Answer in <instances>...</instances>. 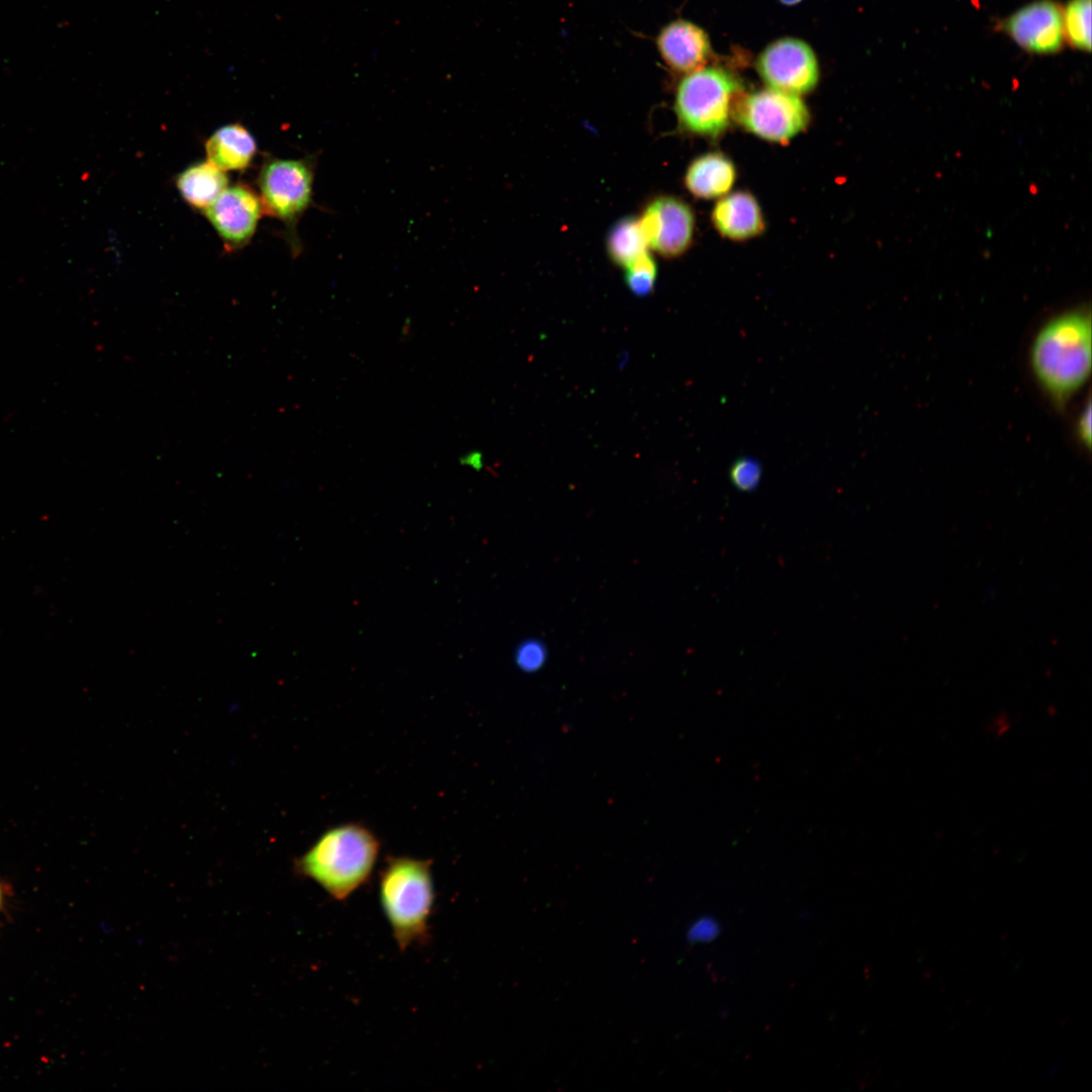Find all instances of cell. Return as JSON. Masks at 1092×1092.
<instances>
[{"label":"cell","mask_w":1092,"mask_h":1092,"mask_svg":"<svg viewBox=\"0 0 1092 1092\" xmlns=\"http://www.w3.org/2000/svg\"><path fill=\"white\" fill-rule=\"evenodd\" d=\"M1029 359L1040 386L1056 402L1065 403L1090 374V313L1073 309L1050 320L1037 332Z\"/></svg>","instance_id":"obj_1"},{"label":"cell","mask_w":1092,"mask_h":1092,"mask_svg":"<svg viewBox=\"0 0 1092 1092\" xmlns=\"http://www.w3.org/2000/svg\"><path fill=\"white\" fill-rule=\"evenodd\" d=\"M379 840L366 826L346 823L326 830L295 862L297 873L344 901L370 879Z\"/></svg>","instance_id":"obj_2"},{"label":"cell","mask_w":1092,"mask_h":1092,"mask_svg":"<svg viewBox=\"0 0 1092 1092\" xmlns=\"http://www.w3.org/2000/svg\"><path fill=\"white\" fill-rule=\"evenodd\" d=\"M379 900L400 950L427 943L435 905L432 860L389 855L379 873Z\"/></svg>","instance_id":"obj_3"},{"label":"cell","mask_w":1092,"mask_h":1092,"mask_svg":"<svg viewBox=\"0 0 1092 1092\" xmlns=\"http://www.w3.org/2000/svg\"><path fill=\"white\" fill-rule=\"evenodd\" d=\"M316 165L317 154L297 159L268 157L263 161L258 175L264 212L282 222L285 239L294 257L302 250L298 222L314 206Z\"/></svg>","instance_id":"obj_4"},{"label":"cell","mask_w":1092,"mask_h":1092,"mask_svg":"<svg viewBox=\"0 0 1092 1092\" xmlns=\"http://www.w3.org/2000/svg\"><path fill=\"white\" fill-rule=\"evenodd\" d=\"M739 81L722 68H702L687 74L677 86L674 110L689 131L717 138L728 127Z\"/></svg>","instance_id":"obj_5"},{"label":"cell","mask_w":1092,"mask_h":1092,"mask_svg":"<svg viewBox=\"0 0 1092 1092\" xmlns=\"http://www.w3.org/2000/svg\"><path fill=\"white\" fill-rule=\"evenodd\" d=\"M745 129L769 142L785 143L809 122V111L798 95L766 88L748 94L737 106Z\"/></svg>","instance_id":"obj_6"},{"label":"cell","mask_w":1092,"mask_h":1092,"mask_svg":"<svg viewBox=\"0 0 1092 1092\" xmlns=\"http://www.w3.org/2000/svg\"><path fill=\"white\" fill-rule=\"evenodd\" d=\"M756 69L768 88L795 95L811 91L819 80L814 51L795 37L770 42L757 58Z\"/></svg>","instance_id":"obj_7"},{"label":"cell","mask_w":1092,"mask_h":1092,"mask_svg":"<svg viewBox=\"0 0 1092 1092\" xmlns=\"http://www.w3.org/2000/svg\"><path fill=\"white\" fill-rule=\"evenodd\" d=\"M1021 50L1040 56L1054 55L1065 46L1063 6L1054 0L1032 1L998 23Z\"/></svg>","instance_id":"obj_8"},{"label":"cell","mask_w":1092,"mask_h":1092,"mask_svg":"<svg viewBox=\"0 0 1092 1092\" xmlns=\"http://www.w3.org/2000/svg\"><path fill=\"white\" fill-rule=\"evenodd\" d=\"M203 213L225 249L236 251L251 242L264 208L260 195L241 182L228 186Z\"/></svg>","instance_id":"obj_9"},{"label":"cell","mask_w":1092,"mask_h":1092,"mask_svg":"<svg viewBox=\"0 0 1092 1092\" xmlns=\"http://www.w3.org/2000/svg\"><path fill=\"white\" fill-rule=\"evenodd\" d=\"M639 221L648 248L664 257L681 255L692 243L695 216L692 208L676 197H656L647 204Z\"/></svg>","instance_id":"obj_10"},{"label":"cell","mask_w":1092,"mask_h":1092,"mask_svg":"<svg viewBox=\"0 0 1092 1092\" xmlns=\"http://www.w3.org/2000/svg\"><path fill=\"white\" fill-rule=\"evenodd\" d=\"M656 48L664 64L676 73L700 70L711 56L707 32L686 19L664 25L656 36Z\"/></svg>","instance_id":"obj_11"},{"label":"cell","mask_w":1092,"mask_h":1092,"mask_svg":"<svg viewBox=\"0 0 1092 1092\" xmlns=\"http://www.w3.org/2000/svg\"><path fill=\"white\" fill-rule=\"evenodd\" d=\"M712 222L723 237L736 241L753 238L764 229L757 200L745 191L721 198L712 210Z\"/></svg>","instance_id":"obj_12"},{"label":"cell","mask_w":1092,"mask_h":1092,"mask_svg":"<svg viewBox=\"0 0 1092 1092\" xmlns=\"http://www.w3.org/2000/svg\"><path fill=\"white\" fill-rule=\"evenodd\" d=\"M207 161L222 171H243L253 162L257 144L241 123L218 127L205 142Z\"/></svg>","instance_id":"obj_13"},{"label":"cell","mask_w":1092,"mask_h":1092,"mask_svg":"<svg viewBox=\"0 0 1092 1092\" xmlns=\"http://www.w3.org/2000/svg\"><path fill=\"white\" fill-rule=\"evenodd\" d=\"M736 178L735 166L721 153H708L689 165L685 184L696 197L711 199L726 194Z\"/></svg>","instance_id":"obj_14"},{"label":"cell","mask_w":1092,"mask_h":1092,"mask_svg":"<svg viewBox=\"0 0 1092 1092\" xmlns=\"http://www.w3.org/2000/svg\"><path fill=\"white\" fill-rule=\"evenodd\" d=\"M176 187L182 198L194 209L204 210L228 187L224 171L208 161L189 165L176 179Z\"/></svg>","instance_id":"obj_15"},{"label":"cell","mask_w":1092,"mask_h":1092,"mask_svg":"<svg viewBox=\"0 0 1092 1092\" xmlns=\"http://www.w3.org/2000/svg\"><path fill=\"white\" fill-rule=\"evenodd\" d=\"M648 245L639 218L624 217L609 232L607 250L610 258L621 267H628L647 253Z\"/></svg>","instance_id":"obj_16"},{"label":"cell","mask_w":1092,"mask_h":1092,"mask_svg":"<svg viewBox=\"0 0 1092 1092\" xmlns=\"http://www.w3.org/2000/svg\"><path fill=\"white\" fill-rule=\"evenodd\" d=\"M1065 41L1075 50L1091 51V0H1069L1063 7Z\"/></svg>","instance_id":"obj_17"},{"label":"cell","mask_w":1092,"mask_h":1092,"mask_svg":"<svg viewBox=\"0 0 1092 1092\" xmlns=\"http://www.w3.org/2000/svg\"><path fill=\"white\" fill-rule=\"evenodd\" d=\"M625 269L626 284L634 294L645 296L653 290L657 268L655 261L648 252Z\"/></svg>","instance_id":"obj_18"},{"label":"cell","mask_w":1092,"mask_h":1092,"mask_svg":"<svg viewBox=\"0 0 1092 1092\" xmlns=\"http://www.w3.org/2000/svg\"><path fill=\"white\" fill-rule=\"evenodd\" d=\"M515 663L524 672L540 670L547 659V648L539 639H526L516 648Z\"/></svg>","instance_id":"obj_19"},{"label":"cell","mask_w":1092,"mask_h":1092,"mask_svg":"<svg viewBox=\"0 0 1092 1092\" xmlns=\"http://www.w3.org/2000/svg\"><path fill=\"white\" fill-rule=\"evenodd\" d=\"M761 476V468L757 461L750 458L737 460L730 470L732 483L740 490L750 491L754 489Z\"/></svg>","instance_id":"obj_20"},{"label":"cell","mask_w":1092,"mask_h":1092,"mask_svg":"<svg viewBox=\"0 0 1092 1092\" xmlns=\"http://www.w3.org/2000/svg\"><path fill=\"white\" fill-rule=\"evenodd\" d=\"M718 933V923L710 917H702L691 925L688 938L695 942H706L715 938Z\"/></svg>","instance_id":"obj_21"},{"label":"cell","mask_w":1092,"mask_h":1092,"mask_svg":"<svg viewBox=\"0 0 1092 1092\" xmlns=\"http://www.w3.org/2000/svg\"><path fill=\"white\" fill-rule=\"evenodd\" d=\"M1079 438L1082 443L1090 447L1091 444V406L1090 403L1084 408L1078 423Z\"/></svg>","instance_id":"obj_22"},{"label":"cell","mask_w":1092,"mask_h":1092,"mask_svg":"<svg viewBox=\"0 0 1092 1092\" xmlns=\"http://www.w3.org/2000/svg\"><path fill=\"white\" fill-rule=\"evenodd\" d=\"M461 464L468 465L474 469L481 467V457L477 452L469 453L460 458Z\"/></svg>","instance_id":"obj_23"},{"label":"cell","mask_w":1092,"mask_h":1092,"mask_svg":"<svg viewBox=\"0 0 1092 1092\" xmlns=\"http://www.w3.org/2000/svg\"><path fill=\"white\" fill-rule=\"evenodd\" d=\"M780 1L785 5L792 6V5L798 4L802 0H780Z\"/></svg>","instance_id":"obj_24"},{"label":"cell","mask_w":1092,"mask_h":1092,"mask_svg":"<svg viewBox=\"0 0 1092 1092\" xmlns=\"http://www.w3.org/2000/svg\"><path fill=\"white\" fill-rule=\"evenodd\" d=\"M1 902H2V891H1V888H0V905H1Z\"/></svg>","instance_id":"obj_25"}]
</instances>
